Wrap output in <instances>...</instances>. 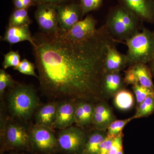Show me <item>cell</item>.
<instances>
[{"label": "cell", "mask_w": 154, "mask_h": 154, "mask_svg": "<svg viewBox=\"0 0 154 154\" xmlns=\"http://www.w3.org/2000/svg\"><path fill=\"white\" fill-rule=\"evenodd\" d=\"M42 94L52 100L104 101L102 83L108 47L115 44L105 25L90 38L72 41L61 30L33 36Z\"/></svg>", "instance_id": "cell-1"}, {"label": "cell", "mask_w": 154, "mask_h": 154, "mask_svg": "<svg viewBox=\"0 0 154 154\" xmlns=\"http://www.w3.org/2000/svg\"><path fill=\"white\" fill-rule=\"evenodd\" d=\"M5 103L9 116L25 123H29L42 105L33 86L18 82L8 88Z\"/></svg>", "instance_id": "cell-2"}, {"label": "cell", "mask_w": 154, "mask_h": 154, "mask_svg": "<svg viewBox=\"0 0 154 154\" xmlns=\"http://www.w3.org/2000/svg\"><path fill=\"white\" fill-rule=\"evenodd\" d=\"M143 22L121 5L112 8L105 24L116 42H125L142 30Z\"/></svg>", "instance_id": "cell-3"}, {"label": "cell", "mask_w": 154, "mask_h": 154, "mask_svg": "<svg viewBox=\"0 0 154 154\" xmlns=\"http://www.w3.org/2000/svg\"><path fill=\"white\" fill-rule=\"evenodd\" d=\"M31 125L9 116L5 125L0 128V154L11 151L28 153Z\"/></svg>", "instance_id": "cell-4"}, {"label": "cell", "mask_w": 154, "mask_h": 154, "mask_svg": "<svg viewBox=\"0 0 154 154\" xmlns=\"http://www.w3.org/2000/svg\"><path fill=\"white\" fill-rule=\"evenodd\" d=\"M129 66L136 63H149L154 56V32L143 28L125 42Z\"/></svg>", "instance_id": "cell-5"}, {"label": "cell", "mask_w": 154, "mask_h": 154, "mask_svg": "<svg viewBox=\"0 0 154 154\" xmlns=\"http://www.w3.org/2000/svg\"><path fill=\"white\" fill-rule=\"evenodd\" d=\"M28 153H59L57 139L54 129L36 123L31 125L29 133Z\"/></svg>", "instance_id": "cell-6"}, {"label": "cell", "mask_w": 154, "mask_h": 154, "mask_svg": "<svg viewBox=\"0 0 154 154\" xmlns=\"http://www.w3.org/2000/svg\"><path fill=\"white\" fill-rule=\"evenodd\" d=\"M86 128L73 125L59 130L56 134L59 153L82 154L89 132Z\"/></svg>", "instance_id": "cell-7"}, {"label": "cell", "mask_w": 154, "mask_h": 154, "mask_svg": "<svg viewBox=\"0 0 154 154\" xmlns=\"http://www.w3.org/2000/svg\"><path fill=\"white\" fill-rule=\"evenodd\" d=\"M57 5H38L35 18L42 32L47 34L57 33L61 30L59 26Z\"/></svg>", "instance_id": "cell-8"}, {"label": "cell", "mask_w": 154, "mask_h": 154, "mask_svg": "<svg viewBox=\"0 0 154 154\" xmlns=\"http://www.w3.org/2000/svg\"><path fill=\"white\" fill-rule=\"evenodd\" d=\"M59 26L62 30L69 31L83 17L82 11L80 4L71 3L57 5Z\"/></svg>", "instance_id": "cell-9"}, {"label": "cell", "mask_w": 154, "mask_h": 154, "mask_svg": "<svg viewBox=\"0 0 154 154\" xmlns=\"http://www.w3.org/2000/svg\"><path fill=\"white\" fill-rule=\"evenodd\" d=\"M150 69L146 64L136 63L128 66L124 79L126 85H140L154 90Z\"/></svg>", "instance_id": "cell-10"}, {"label": "cell", "mask_w": 154, "mask_h": 154, "mask_svg": "<svg viewBox=\"0 0 154 154\" xmlns=\"http://www.w3.org/2000/svg\"><path fill=\"white\" fill-rule=\"evenodd\" d=\"M119 5L141 22H154V0H119Z\"/></svg>", "instance_id": "cell-11"}, {"label": "cell", "mask_w": 154, "mask_h": 154, "mask_svg": "<svg viewBox=\"0 0 154 154\" xmlns=\"http://www.w3.org/2000/svg\"><path fill=\"white\" fill-rule=\"evenodd\" d=\"M97 21L91 15H88L77 22L69 31L64 32L67 38L72 41H80L90 38L96 32Z\"/></svg>", "instance_id": "cell-12"}, {"label": "cell", "mask_w": 154, "mask_h": 154, "mask_svg": "<svg viewBox=\"0 0 154 154\" xmlns=\"http://www.w3.org/2000/svg\"><path fill=\"white\" fill-rule=\"evenodd\" d=\"M57 102L54 128L64 129L75 124V102L69 100H59Z\"/></svg>", "instance_id": "cell-13"}, {"label": "cell", "mask_w": 154, "mask_h": 154, "mask_svg": "<svg viewBox=\"0 0 154 154\" xmlns=\"http://www.w3.org/2000/svg\"><path fill=\"white\" fill-rule=\"evenodd\" d=\"M116 116L110 107L104 101L96 103L92 119V128L107 131L113 122L116 120Z\"/></svg>", "instance_id": "cell-14"}, {"label": "cell", "mask_w": 154, "mask_h": 154, "mask_svg": "<svg viewBox=\"0 0 154 154\" xmlns=\"http://www.w3.org/2000/svg\"><path fill=\"white\" fill-rule=\"evenodd\" d=\"M129 66L126 54L119 52L116 47L115 43L109 46L104 63V72H120Z\"/></svg>", "instance_id": "cell-15"}, {"label": "cell", "mask_w": 154, "mask_h": 154, "mask_svg": "<svg viewBox=\"0 0 154 154\" xmlns=\"http://www.w3.org/2000/svg\"><path fill=\"white\" fill-rule=\"evenodd\" d=\"M126 85L120 72H104L102 83V90L104 98H109L122 89Z\"/></svg>", "instance_id": "cell-16"}, {"label": "cell", "mask_w": 154, "mask_h": 154, "mask_svg": "<svg viewBox=\"0 0 154 154\" xmlns=\"http://www.w3.org/2000/svg\"><path fill=\"white\" fill-rule=\"evenodd\" d=\"M57 101L51 100L44 105H42L34 114L35 123L54 129Z\"/></svg>", "instance_id": "cell-17"}, {"label": "cell", "mask_w": 154, "mask_h": 154, "mask_svg": "<svg viewBox=\"0 0 154 154\" xmlns=\"http://www.w3.org/2000/svg\"><path fill=\"white\" fill-rule=\"evenodd\" d=\"M95 103L89 101L79 100L75 102V124L83 128L91 126Z\"/></svg>", "instance_id": "cell-18"}, {"label": "cell", "mask_w": 154, "mask_h": 154, "mask_svg": "<svg viewBox=\"0 0 154 154\" xmlns=\"http://www.w3.org/2000/svg\"><path fill=\"white\" fill-rule=\"evenodd\" d=\"M2 40L8 42L11 45L18 42L27 41L29 42L32 46L34 45V40L31 35L29 25L22 26H8L6 28L5 35Z\"/></svg>", "instance_id": "cell-19"}, {"label": "cell", "mask_w": 154, "mask_h": 154, "mask_svg": "<svg viewBox=\"0 0 154 154\" xmlns=\"http://www.w3.org/2000/svg\"><path fill=\"white\" fill-rule=\"evenodd\" d=\"M107 136V131L92 128L88 137L82 154H99L100 146Z\"/></svg>", "instance_id": "cell-20"}, {"label": "cell", "mask_w": 154, "mask_h": 154, "mask_svg": "<svg viewBox=\"0 0 154 154\" xmlns=\"http://www.w3.org/2000/svg\"><path fill=\"white\" fill-rule=\"evenodd\" d=\"M114 102L115 106L118 109L127 110H129L133 106L134 99L132 94L124 89L116 94Z\"/></svg>", "instance_id": "cell-21"}, {"label": "cell", "mask_w": 154, "mask_h": 154, "mask_svg": "<svg viewBox=\"0 0 154 154\" xmlns=\"http://www.w3.org/2000/svg\"><path fill=\"white\" fill-rule=\"evenodd\" d=\"M28 9L15 10L9 19L8 26H22L30 25L32 22L28 14Z\"/></svg>", "instance_id": "cell-22"}, {"label": "cell", "mask_w": 154, "mask_h": 154, "mask_svg": "<svg viewBox=\"0 0 154 154\" xmlns=\"http://www.w3.org/2000/svg\"><path fill=\"white\" fill-rule=\"evenodd\" d=\"M154 112V96H149L137 105L136 112L132 118L134 119L147 117Z\"/></svg>", "instance_id": "cell-23"}, {"label": "cell", "mask_w": 154, "mask_h": 154, "mask_svg": "<svg viewBox=\"0 0 154 154\" xmlns=\"http://www.w3.org/2000/svg\"><path fill=\"white\" fill-rule=\"evenodd\" d=\"M17 82L7 72L5 69H0V100L5 101L6 89L14 86Z\"/></svg>", "instance_id": "cell-24"}, {"label": "cell", "mask_w": 154, "mask_h": 154, "mask_svg": "<svg viewBox=\"0 0 154 154\" xmlns=\"http://www.w3.org/2000/svg\"><path fill=\"white\" fill-rule=\"evenodd\" d=\"M133 120L132 117L122 120H116L113 122L107 129V135L115 137L122 132V130L130 122Z\"/></svg>", "instance_id": "cell-25"}, {"label": "cell", "mask_w": 154, "mask_h": 154, "mask_svg": "<svg viewBox=\"0 0 154 154\" xmlns=\"http://www.w3.org/2000/svg\"><path fill=\"white\" fill-rule=\"evenodd\" d=\"M132 89L136 97L137 105L143 102L147 97L154 96V90L141 85H134L133 86Z\"/></svg>", "instance_id": "cell-26"}, {"label": "cell", "mask_w": 154, "mask_h": 154, "mask_svg": "<svg viewBox=\"0 0 154 154\" xmlns=\"http://www.w3.org/2000/svg\"><path fill=\"white\" fill-rule=\"evenodd\" d=\"M35 67L36 65L34 63L30 62L26 59H24L20 62L18 66L14 68V69L23 74L32 76L38 79V76L35 73Z\"/></svg>", "instance_id": "cell-27"}, {"label": "cell", "mask_w": 154, "mask_h": 154, "mask_svg": "<svg viewBox=\"0 0 154 154\" xmlns=\"http://www.w3.org/2000/svg\"><path fill=\"white\" fill-rule=\"evenodd\" d=\"M20 62V56L19 51H11L4 55L3 67L5 69L11 67L15 68L18 66Z\"/></svg>", "instance_id": "cell-28"}, {"label": "cell", "mask_w": 154, "mask_h": 154, "mask_svg": "<svg viewBox=\"0 0 154 154\" xmlns=\"http://www.w3.org/2000/svg\"><path fill=\"white\" fill-rule=\"evenodd\" d=\"M103 0H79L83 17L91 11H96L102 5Z\"/></svg>", "instance_id": "cell-29"}, {"label": "cell", "mask_w": 154, "mask_h": 154, "mask_svg": "<svg viewBox=\"0 0 154 154\" xmlns=\"http://www.w3.org/2000/svg\"><path fill=\"white\" fill-rule=\"evenodd\" d=\"M122 132L114 138L108 154H117L122 150Z\"/></svg>", "instance_id": "cell-30"}, {"label": "cell", "mask_w": 154, "mask_h": 154, "mask_svg": "<svg viewBox=\"0 0 154 154\" xmlns=\"http://www.w3.org/2000/svg\"><path fill=\"white\" fill-rule=\"evenodd\" d=\"M114 138L107 135L104 140L100 144L99 154H108L111 148Z\"/></svg>", "instance_id": "cell-31"}, {"label": "cell", "mask_w": 154, "mask_h": 154, "mask_svg": "<svg viewBox=\"0 0 154 154\" xmlns=\"http://www.w3.org/2000/svg\"><path fill=\"white\" fill-rule=\"evenodd\" d=\"M37 5L41 4H53L54 5H58L61 4L64 2L68 0H36Z\"/></svg>", "instance_id": "cell-32"}, {"label": "cell", "mask_w": 154, "mask_h": 154, "mask_svg": "<svg viewBox=\"0 0 154 154\" xmlns=\"http://www.w3.org/2000/svg\"><path fill=\"white\" fill-rule=\"evenodd\" d=\"M22 1H23V5L25 8L28 9L31 6H35L37 5L36 0H22Z\"/></svg>", "instance_id": "cell-33"}, {"label": "cell", "mask_w": 154, "mask_h": 154, "mask_svg": "<svg viewBox=\"0 0 154 154\" xmlns=\"http://www.w3.org/2000/svg\"><path fill=\"white\" fill-rule=\"evenodd\" d=\"M13 2L15 10L25 8L22 0H13Z\"/></svg>", "instance_id": "cell-34"}, {"label": "cell", "mask_w": 154, "mask_h": 154, "mask_svg": "<svg viewBox=\"0 0 154 154\" xmlns=\"http://www.w3.org/2000/svg\"><path fill=\"white\" fill-rule=\"evenodd\" d=\"M149 63L150 64V67H149L151 71L152 75L154 76V56L152 60Z\"/></svg>", "instance_id": "cell-35"}, {"label": "cell", "mask_w": 154, "mask_h": 154, "mask_svg": "<svg viewBox=\"0 0 154 154\" xmlns=\"http://www.w3.org/2000/svg\"><path fill=\"white\" fill-rule=\"evenodd\" d=\"M27 152H25L17 151H11L7 152L4 154H26Z\"/></svg>", "instance_id": "cell-36"}, {"label": "cell", "mask_w": 154, "mask_h": 154, "mask_svg": "<svg viewBox=\"0 0 154 154\" xmlns=\"http://www.w3.org/2000/svg\"><path fill=\"white\" fill-rule=\"evenodd\" d=\"M117 154H124V153H123V149L121 151H120Z\"/></svg>", "instance_id": "cell-37"}, {"label": "cell", "mask_w": 154, "mask_h": 154, "mask_svg": "<svg viewBox=\"0 0 154 154\" xmlns=\"http://www.w3.org/2000/svg\"></svg>", "instance_id": "cell-38"}]
</instances>
